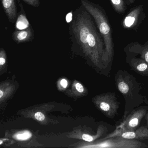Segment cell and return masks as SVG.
Returning a JSON list of instances; mask_svg holds the SVG:
<instances>
[{"label":"cell","instance_id":"obj_17","mask_svg":"<svg viewBox=\"0 0 148 148\" xmlns=\"http://www.w3.org/2000/svg\"><path fill=\"white\" fill-rule=\"evenodd\" d=\"M61 85H62V87L64 88H66L68 86V82L66 79H62L61 81Z\"/></svg>","mask_w":148,"mask_h":148},{"label":"cell","instance_id":"obj_5","mask_svg":"<svg viewBox=\"0 0 148 148\" xmlns=\"http://www.w3.org/2000/svg\"><path fill=\"white\" fill-rule=\"evenodd\" d=\"M115 10L119 13H121L124 10L123 0H110Z\"/></svg>","mask_w":148,"mask_h":148},{"label":"cell","instance_id":"obj_19","mask_svg":"<svg viewBox=\"0 0 148 148\" xmlns=\"http://www.w3.org/2000/svg\"><path fill=\"white\" fill-rule=\"evenodd\" d=\"M145 59H146V61L148 63V51L145 55Z\"/></svg>","mask_w":148,"mask_h":148},{"label":"cell","instance_id":"obj_20","mask_svg":"<svg viewBox=\"0 0 148 148\" xmlns=\"http://www.w3.org/2000/svg\"><path fill=\"white\" fill-rule=\"evenodd\" d=\"M3 93L2 91L0 90V98L3 96Z\"/></svg>","mask_w":148,"mask_h":148},{"label":"cell","instance_id":"obj_21","mask_svg":"<svg viewBox=\"0 0 148 148\" xmlns=\"http://www.w3.org/2000/svg\"><path fill=\"white\" fill-rule=\"evenodd\" d=\"M2 143V141H0V145Z\"/></svg>","mask_w":148,"mask_h":148},{"label":"cell","instance_id":"obj_1","mask_svg":"<svg viewBox=\"0 0 148 148\" xmlns=\"http://www.w3.org/2000/svg\"><path fill=\"white\" fill-rule=\"evenodd\" d=\"M82 5L92 16L108 50L112 47V37L109 22L102 7L88 0H81Z\"/></svg>","mask_w":148,"mask_h":148},{"label":"cell","instance_id":"obj_11","mask_svg":"<svg viewBox=\"0 0 148 148\" xmlns=\"http://www.w3.org/2000/svg\"><path fill=\"white\" fill-rule=\"evenodd\" d=\"M35 117L36 120L40 121L44 120L45 118L44 115L41 112H37L35 114Z\"/></svg>","mask_w":148,"mask_h":148},{"label":"cell","instance_id":"obj_16","mask_svg":"<svg viewBox=\"0 0 148 148\" xmlns=\"http://www.w3.org/2000/svg\"><path fill=\"white\" fill-rule=\"evenodd\" d=\"M75 87L78 92H80V93H82L83 92V87L82 85L80 83H77L75 85Z\"/></svg>","mask_w":148,"mask_h":148},{"label":"cell","instance_id":"obj_3","mask_svg":"<svg viewBox=\"0 0 148 148\" xmlns=\"http://www.w3.org/2000/svg\"><path fill=\"white\" fill-rule=\"evenodd\" d=\"M13 38L14 41L19 43L31 41L33 38L32 29L28 28L21 31H15L13 34Z\"/></svg>","mask_w":148,"mask_h":148},{"label":"cell","instance_id":"obj_8","mask_svg":"<svg viewBox=\"0 0 148 148\" xmlns=\"http://www.w3.org/2000/svg\"><path fill=\"white\" fill-rule=\"evenodd\" d=\"M135 21V18L133 17H127L124 20V23L125 26L127 27H130L134 24Z\"/></svg>","mask_w":148,"mask_h":148},{"label":"cell","instance_id":"obj_4","mask_svg":"<svg viewBox=\"0 0 148 148\" xmlns=\"http://www.w3.org/2000/svg\"><path fill=\"white\" fill-rule=\"evenodd\" d=\"M29 23L25 15L21 14L19 16L16 23V27L19 30L26 29L29 27Z\"/></svg>","mask_w":148,"mask_h":148},{"label":"cell","instance_id":"obj_2","mask_svg":"<svg viewBox=\"0 0 148 148\" xmlns=\"http://www.w3.org/2000/svg\"><path fill=\"white\" fill-rule=\"evenodd\" d=\"M2 3L10 21L14 22L16 13L14 0H2Z\"/></svg>","mask_w":148,"mask_h":148},{"label":"cell","instance_id":"obj_9","mask_svg":"<svg viewBox=\"0 0 148 148\" xmlns=\"http://www.w3.org/2000/svg\"><path fill=\"white\" fill-rule=\"evenodd\" d=\"M26 3L33 7L38 8L40 6V2L39 0H23Z\"/></svg>","mask_w":148,"mask_h":148},{"label":"cell","instance_id":"obj_6","mask_svg":"<svg viewBox=\"0 0 148 148\" xmlns=\"http://www.w3.org/2000/svg\"><path fill=\"white\" fill-rule=\"evenodd\" d=\"M31 136H32V134L30 132L28 131H25L16 135L14 137L16 139L20 140H25L29 139Z\"/></svg>","mask_w":148,"mask_h":148},{"label":"cell","instance_id":"obj_18","mask_svg":"<svg viewBox=\"0 0 148 148\" xmlns=\"http://www.w3.org/2000/svg\"><path fill=\"white\" fill-rule=\"evenodd\" d=\"M5 60L3 57H0V65H3L5 63Z\"/></svg>","mask_w":148,"mask_h":148},{"label":"cell","instance_id":"obj_15","mask_svg":"<svg viewBox=\"0 0 148 148\" xmlns=\"http://www.w3.org/2000/svg\"><path fill=\"white\" fill-rule=\"evenodd\" d=\"M138 120L137 118L132 119L129 123V125L131 127H135L138 124Z\"/></svg>","mask_w":148,"mask_h":148},{"label":"cell","instance_id":"obj_13","mask_svg":"<svg viewBox=\"0 0 148 148\" xmlns=\"http://www.w3.org/2000/svg\"><path fill=\"white\" fill-rule=\"evenodd\" d=\"M82 138L84 140L86 141L91 142L93 140V138L92 136L88 134H85L83 135Z\"/></svg>","mask_w":148,"mask_h":148},{"label":"cell","instance_id":"obj_7","mask_svg":"<svg viewBox=\"0 0 148 148\" xmlns=\"http://www.w3.org/2000/svg\"><path fill=\"white\" fill-rule=\"evenodd\" d=\"M119 90L123 94H127L129 91V87L127 85L123 82H121L118 85Z\"/></svg>","mask_w":148,"mask_h":148},{"label":"cell","instance_id":"obj_12","mask_svg":"<svg viewBox=\"0 0 148 148\" xmlns=\"http://www.w3.org/2000/svg\"><path fill=\"white\" fill-rule=\"evenodd\" d=\"M100 108L103 111H107L109 110L110 108V105L108 103L105 102H102L100 104Z\"/></svg>","mask_w":148,"mask_h":148},{"label":"cell","instance_id":"obj_14","mask_svg":"<svg viewBox=\"0 0 148 148\" xmlns=\"http://www.w3.org/2000/svg\"><path fill=\"white\" fill-rule=\"evenodd\" d=\"M147 68V65L146 63H142L137 66V68L140 71H143L146 70Z\"/></svg>","mask_w":148,"mask_h":148},{"label":"cell","instance_id":"obj_10","mask_svg":"<svg viewBox=\"0 0 148 148\" xmlns=\"http://www.w3.org/2000/svg\"><path fill=\"white\" fill-rule=\"evenodd\" d=\"M122 137L125 139H134L136 137V134L133 132H127L123 134Z\"/></svg>","mask_w":148,"mask_h":148}]
</instances>
